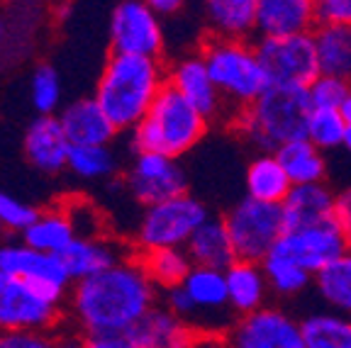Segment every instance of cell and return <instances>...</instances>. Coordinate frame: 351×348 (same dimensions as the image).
Segmentation results:
<instances>
[{
    "instance_id": "1f68e13d",
    "label": "cell",
    "mask_w": 351,
    "mask_h": 348,
    "mask_svg": "<svg viewBox=\"0 0 351 348\" xmlns=\"http://www.w3.org/2000/svg\"><path fill=\"white\" fill-rule=\"evenodd\" d=\"M261 268L271 285V295H276V297H300L302 293H307L315 285L313 273H307L305 268H300L298 263H293L291 258H285L283 253L274 249L263 256Z\"/></svg>"
},
{
    "instance_id": "f6af8a7d",
    "label": "cell",
    "mask_w": 351,
    "mask_h": 348,
    "mask_svg": "<svg viewBox=\"0 0 351 348\" xmlns=\"http://www.w3.org/2000/svg\"><path fill=\"white\" fill-rule=\"evenodd\" d=\"M339 112H341V117L346 120V125H351V90H349V95L344 98V103H341Z\"/></svg>"
},
{
    "instance_id": "7c38bea8",
    "label": "cell",
    "mask_w": 351,
    "mask_h": 348,
    "mask_svg": "<svg viewBox=\"0 0 351 348\" xmlns=\"http://www.w3.org/2000/svg\"><path fill=\"white\" fill-rule=\"evenodd\" d=\"M110 47L112 54L161 59L164 29L159 12L152 10L144 0H122L110 22Z\"/></svg>"
},
{
    "instance_id": "f1b7e54d",
    "label": "cell",
    "mask_w": 351,
    "mask_h": 348,
    "mask_svg": "<svg viewBox=\"0 0 351 348\" xmlns=\"http://www.w3.org/2000/svg\"><path fill=\"white\" fill-rule=\"evenodd\" d=\"M20 236L32 249L59 256L61 251L71 244L78 234L76 229H73L71 219H69V214L61 212V210H51V212H39L34 224H29Z\"/></svg>"
},
{
    "instance_id": "d6a6232c",
    "label": "cell",
    "mask_w": 351,
    "mask_h": 348,
    "mask_svg": "<svg viewBox=\"0 0 351 348\" xmlns=\"http://www.w3.org/2000/svg\"><path fill=\"white\" fill-rule=\"evenodd\" d=\"M142 261L144 271H147L149 280H152L161 293L171 288H178L193 271V261L186 253V249H154L137 253Z\"/></svg>"
},
{
    "instance_id": "f35d334b",
    "label": "cell",
    "mask_w": 351,
    "mask_h": 348,
    "mask_svg": "<svg viewBox=\"0 0 351 348\" xmlns=\"http://www.w3.org/2000/svg\"><path fill=\"white\" fill-rule=\"evenodd\" d=\"M37 217V207L17 200V197L8 195V192H0V224H3V229H10V232H20L22 234L29 224H34Z\"/></svg>"
},
{
    "instance_id": "3957f363",
    "label": "cell",
    "mask_w": 351,
    "mask_h": 348,
    "mask_svg": "<svg viewBox=\"0 0 351 348\" xmlns=\"http://www.w3.org/2000/svg\"><path fill=\"white\" fill-rule=\"evenodd\" d=\"M313 114L307 88L269 86L249 108L239 110L232 127L263 153H274L285 142L307 134V120Z\"/></svg>"
},
{
    "instance_id": "8992f818",
    "label": "cell",
    "mask_w": 351,
    "mask_h": 348,
    "mask_svg": "<svg viewBox=\"0 0 351 348\" xmlns=\"http://www.w3.org/2000/svg\"><path fill=\"white\" fill-rule=\"evenodd\" d=\"M161 305L181 316L195 334L225 336L237 321L230 307L225 271L193 266L178 288L161 293Z\"/></svg>"
},
{
    "instance_id": "836d02e7",
    "label": "cell",
    "mask_w": 351,
    "mask_h": 348,
    "mask_svg": "<svg viewBox=\"0 0 351 348\" xmlns=\"http://www.w3.org/2000/svg\"><path fill=\"white\" fill-rule=\"evenodd\" d=\"M76 329L66 332H0V348H81Z\"/></svg>"
},
{
    "instance_id": "2e32d148",
    "label": "cell",
    "mask_w": 351,
    "mask_h": 348,
    "mask_svg": "<svg viewBox=\"0 0 351 348\" xmlns=\"http://www.w3.org/2000/svg\"><path fill=\"white\" fill-rule=\"evenodd\" d=\"M317 25V0H258V39L310 34Z\"/></svg>"
},
{
    "instance_id": "8fae6325",
    "label": "cell",
    "mask_w": 351,
    "mask_h": 348,
    "mask_svg": "<svg viewBox=\"0 0 351 348\" xmlns=\"http://www.w3.org/2000/svg\"><path fill=\"white\" fill-rule=\"evenodd\" d=\"M225 338L230 348H307L300 319L276 305L237 316Z\"/></svg>"
},
{
    "instance_id": "5b68a950",
    "label": "cell",
    "mask_w": 351,
    "mask_h": 348,
    "mask_svg": "<svg viewBox=\"0 0 351 348\" xmlns=\"http://www.w3.org/2000/svg\"><path fill=\"white\" fill-rule=\"evenodd\" d=\"M210 78L217 86L232 112V120L239 110L249 108L263 90L271 86L256 54V44L249 39H230L210 34L200 47Z\"/></svg>"
},
{
    "instance_id": "ee69618b",
    "label": "cell",
    "mask_w": 351,
    "mask_h": 348,
    "mask_svg": "<svg viewBox=\"0 0 351 348\" xmlns=\"http://www.w3.org/2000/svg\"><path fill=\"white\" fill-rule=\"evenodd\" d=\"M152 10H156L159 15H171V12H176L178 8L183 5V0H144Z\"/></svg>"
},
{
    "instance_id": "5bb4252c",
    "label": "cell",
    "mask_w": 351,
    "mask_h": 348,
    "mask_svg": "<svg viewBox=\"0 0 351 348\" xmlns=\"http://www.w3.org/2000/svg\"><path fill=\"white\" fill-rule=\"evenodd\" d=\"M125 180L130 192L144 207L178 197L188 190V178L178 158L164 153H137Z\"/></svg>"
},
{
    "instance_id": "9a60e30c",
    "label": "cell",
    "mask_w": 351,
    "mask_h": 348,
    "mask_svg": "<svg viewBox=\"0 0 351 348\" xmlns=\"http://www.w3.org/2000/svg\"><path fill=\"white\" fill-rule=\"evenodd\" d=\"M169 86H173L181 92L183 98L193 105L200 114H205L208 120H217L219 114L225 112L227 103L219 95L217 86L210 78L208 66H205L203 56L193 54L181 59L169 69Z\"/></svg>"
},
{
    "instance_id": "e0dca14e",
    "label": "cell",
    "mask_w": 351,
    "mask_h": 348,
    "mask_svg": "<svg viewBox=\"0 0 351 348\" xmlns=\"http://www.w3.org/2000/svg\"><path fill=\"white\" fill-rule=\"evenodd\" d=\"M0 271L22 277L27 283H54L61 288L71 285V277H69L59 256L42 253L25 241L0 244Z\"/></svg>"
},
{
    "instance_id": "ab89813d",
    "label": "cell",
    "mask_w": 351,
    "mask_h": 348,
    "mask_svg": "<svg viewBox=\"0 0 351 348\" xmlns=\"http://www.w3.org/2000/svg\"><path fill=\"white\" fill-rule=\"evenodd\" d=\"M319 25H346L351 27V0H317Z\"/></svg>"
},
{
    "instance_id": "d6986e66",
    "label": "cell",
    "mask_w": 351,
    "mask_h": 348,
    "mask_svg": "<svg viewBox=\"0 0 351 348\" xmlns=\"http://www.w3.org/2000/svg\"><path fill=\"white\" fill-rule=\"evenodd\" d=\"M59 258L71 277V283H78V280L98 275V273L122 263L125 258H130V253H125L115 241L105 239V236H95V239L76 236L61 251Z\"/></svg>"
},
{
    "instance_id": "4316f807",
    "label": "cell",
    "mask_w": 351,
    "mask_h": 348,
    "mask_svg": "<svg viewBox=\"0 0 351 348\" xmlns=\"http://www.w3.org/2000/svg\"><path fill=\"white\" fill-rule=\"evenodd\" d=\"M276 158L280 161L283 171L288 173L293 185H313L324 183L327 178V161L324 151H319L307 136L285 142L280 149H276Z\"/></svg>"
},
{
    "instance_id": "7bdbcfd3",
    "label": "cell",
    "mask_w": 351,
    "mask_h": 348,
    "mask_svg": "<svg viewBox=\"0 0 351 348\" xmlns=\"http://www.w3.org/2000/svg\"><path fill=\"white\" fill-rule=\"evenodd\" d=\"M186 348H230V346H227V338L217 336V334H195Z\"/></svg>"
},
{
    "instance_id": "d590c367",
    "label": "cell",
    "mask_w": 351,
    "mask_h": 348,
    "mask_svg": "<svg viewBox=\"0 0 351 348\" xmlns=\"http://www.w3.org/2000/svg\"><path fill=\"white\" fill-rule=\"evenodd\" d=\"M69 169L81 178H105V175L115 173L117 161L115 153L108 147H71L69 153Z\"/></svg>"
},
{
    "instance_id": "ac0fdd59",
    "label": "cell",
    "mask_w": 351,
    "mask_h": 348,
    "mask_svg": "<svg viewBox=\"0 0 351 348\" xmlns=\"http://www.w3.org/2000/svg\"><path fill=\"white\" fill-rule=\"evenodd\" d=\"M66 139L71 147H108L117 134V127L110 122L95 98H81L59 114Z\"/></svg>"
},
{
    "instance_id": "e575fe53",
    "label": "cell",
    "mask_w": 351,
    "mask_h": 348,
    "mask_svg": "<svg viewBox=\"0 0 351 348\" xmlns=\"http://www.w3.org/2000/svg\"><path fill=\"white\" fill-rule=\"evenodd\" d=\"M346 120L339 110H313L307 120V139L319 149V151H332V149L344 144Z\"/></svg>"
},
{
    "instance_id": "7a4b0ae2",
    "label": "cell",
    "mask_w": 351,
    "mask_h": 348,
    "mask_svg": "<svg viewBox=\"0 0 351 348\" xmlns=\"http://www.w3.org/2000/svg\"><path fill=\"white\" fill-rule=\"evenodd\" d=\"M169 83V69L161 59L112 54L100 73L95 100L120 129H134L147 117L161 88Z\"/></svg>"
},
{
    "instance_id": "52a82bcc",
    "label": "cell",
    "mask_w": 351,
    "mask_h": 348,
    "mask_svg": "<svg viewBox=\"0 0 351 348\" xmlns=\"http://www.w3.org/2000/svg\"><path fill=\"white\" fill-rule=\"evenodd\" d=\"M208 217L210 212L203 202L188 192L149 205L134 232L137 253L154 249H186L191 236Z\"/></svg>"
},
{
    "instance_id": "484cf974",
    "label": "cell",
    "mask_w": 351,
    "mask_h": 348,
    "mask_svg": "<svg viewBox=\"0 0 351 348\" xmlns=\"http://www.w3.org/2000/svg\"><path fill=\"white\" fill-rule=\"evenodd\" d=\"M317 49L319 76L351 81V27L346 25H317L313 32Z\"/></svg>"
},
{
    "instance_id": "bcb514c9",
    "label": "cell",
    "mask_w": 351,
    "mask_h": 348,
    "mask_svg": "<svg viewBox=\"0 0 351 348\" xmlns=\"http://www.w3.org/2000/svg\"><path fill=\"white\" fill-rule=\"evenodd\" d=\"M341 147L346 149V153H349L351 156V125L346 127V134H344V144H341Z\"/></svg>"
},
{
    "instance_id": "83f0119b",
    "label": "cell",
    "mask_w": 351,
    "mask_h": 348,
    "mask_svg": "<svg viewBox=\"0 0 351 348\" xmlns=\"http://www.w3.org/2000/svg\"><path fill=\"white\" fill-rule=\"evenodd\" d=\"M293 183L283 171L276 153H261L249 164L247 169V195L254 200L283 205L285 197L291 195Z\"/></svg>"
},
{
    "instance_id": "7dc6e473",
    "label": "cell",
    "mask_w": 351,
    "mask_h": 348,
    "mask_svg": "<svg viewBox=\"0 0 351 348\" xmlns=\"http://www.w3.org/2000/svg\"><path fill=\"white\" fill-rule=\"evenodd\" d=\"M3 37H5V22L0 20V42H3Z\"/></svg>"
},
{
    "instance_id": "603a6c76",
    "label": "cell",
    "mask_w": 351,
    "mask_h": 348,
    "mask_svg": "<svg viewBox=\"0 0 351 348\" xmlns=\"http://www.w3.org/2000/svg\"><path fill=\"white\" fill-rule=\"evenodd\" d=\"M337 195L329 190L324 183L313 185H293L291 195L285 197L283 217L285 229L307 227V224H319L327 219H335Z\"/></svg>"
},
{
    "instance_id": "7402d4cb",
    "label": "cell",
    "mask_w": 351,
    "mask_h": 348,
    "mask_svg": "<svg viewBox=\"0 0 351 348\" xmlns=\"http://www.w3.org/2000/svg\"><path fill=\"white\" fill-rule=\"evenodd\" d=\"M193 336L195 332L164 305L154 307L127 334L134 348H186Z\"/></svg>"
},
{
    "instance_id": "4dcf8cb0",
    "label": "cell",
    "mask_w": 351,
    "mask_h": 348,
    "mask_svg": "<svg viewBox=\"0 0 351 348\" xmlns=\"http://www.w3.org/2000/svg\"><path fill=\"white\" fill-rule=\"evenodd\" d=\"M307 348H351V316L324 310L300 319Z\"/></svg>"
},
{
    "instance_id": "277c9868",
    "label": "cell",
    "mask_w": 351,
    "mask_h": 348,
    "mask_svg": "<svg viewBox=\"0 0 351 348\" xmlns=\"http://www.w3.org/2000/svg\"><path fill=\"white\" fill-rule=\"evenodd\" d=\"M208 125V117L166 83L147 117L132 129V147L137 153H164L181 158L203 139Z\"/></svg>"
},
{
    "instance_id": "74e56055",
    "label": "cell",
    "mask_w": 351,
    "mask_h": 348,
    "mask_svg": "<svg viewBox=\"0 0 351 348\" xmlns=\"http://www.w3.org/2000/svg\"><path fill=\"white\" fill-rule=\"evenodd\" d=\"M349 90L351 86L344 78L317 76L313 81V86L307 88V95H310L313 110H339L344 98L349 95Z\"/></svg>"
},
{
    "instance_id": "6da1fadb",
    "label": "cell",
    "mask_w": 351,
    "mask_h": 348,
    "mask_svg": "<svg viewBox=\"0 0 351 348\" xmlns=\"http://www.w3.org/2000/svg\"><path fill=\"white\" fill-rule=\"evenodd\" d=\"M161 290L149 280L137 253L108 271L78 280L69 295V316L81 336H127L159 305Z\"/></svg>"
},
{
    "instance_id": "30bf717a",
    "label": "cell",
    "mask_w": 351,
    "mask_h": 348,
    "mask_svg": "<svg viewBox=\"0 0 351 348\" xmlns=\"http://www.w3.org/2000/svg\"><path fill=\"white\" fill-rule=\"evenodd\" d=\"M64 312L34 290L32 283L0 271V332H51Z\"/></svg>"
},
{
    "instance_id": "d4e9b609",
    "label": "cell",
    "mask_w": 351,
    "mask_h": 348,
    "mask_svg": "<svg viewBox=\"0 0 351 348\" xmlns=\"http://www.w3.org/2000/svg\"><path fill=\"white\" fill-rule=\"evenodd\" d=\"M258 0H205V17L217 37L247 39L256 34Z\"/></svg>"
},
{
    "instance_id": "ba28073f",
    "label": "cell",
    "mask_w": 351,
    "mask_h": 348,
    "mask_svg": "<svg viewBox=\"0 0 351 348\" xmlns=\"http://www.w3.org/2000/svg\"><path fill=\"white\" fill-rule=\"evenodd\" d=\"M227 232L237 258L244 261H263V256L278 244L285 232L283 207L271 202L244 197L225 214Z\"/></svg>"
},
{
    "instance_id": "b9f144b4",
    "label": "cell",
    "mask_w": 351,
    "mask_h": 348,
    "mask_svg": "<svg viewBox=\"0 0 351 348\" xmlns=\"http://www.w3.org/2000/svg\"><path fill=\"white\" fill-rule=\"evenodd\" d=\"M81 348H134L127 336H83Z\"/></svg>"
},
{
    "instance_id": "8d00e7d4",
    "label": "cell",
    "mask_w": 351,
    "mask_h": 348,
    "mask_svg": "<svg viewBox=\"0 0 351 348\" xmlns=\"http://www.w3.org/2000/svg\"><path fill=\"white\" fill-rule=\"evenodd\" d=\"M61 103V81L51 66H39L32 73V105L39 114H51Z\"/></svg>"
},
{
    "instance_id": "c3c4849f",
    "label": "cell",
    "mask_w": 351,
    "mask_h": 348,
    "mask_svg": "<svg viewBox=\"0 0 351 348\" xmlns=\"http://www.w3.org/2000/svg\"><path fill=\"white\" fill-rule=\"evenodd\" d=\"M0 234H3V224H0Z\"/></svg>"
},
{
    "instance_id": "4fadbf2b",
    "label": "cell",
    "mask_w": 351,
    "mask_h": 348,
    "mask_svg": "<svg viewBox=\"0 0 351 348\" xmlns=\"http://www.w3.org/2000/svg\"><path fill=\"white\" fill-rule=\"evenodd\" d=\"M274 251L291 258L293 263L305 268L307 273L317 275L329 263L337 261L344 251H349V246H346V239L341 234L337 219H327V222L319 224L285 229L278 244L274 246Z\"/></svg>"
},
{
    "instance_id": "cb8c5ba5",
    "label": "cell",
    "mask_w": 351,
    "mask_h": 348,
    "mask_svg": "<svg viewBox=\"0 0 351 348\" xmlns=\"http://www.w3.org/2000/svg\"><path fill=\"white\" fill-rule=\"evenodd\" d=\"M186 253L191 256L193 266L215 268V271H227L237 261L234 246H232L230 232H227L225 219L208 217L197 232L186 244Z\"/></svg>"
},
{
    "instance_id": "44dd1931",
    "label": "cell",
    "mask_w": 351,
    "mask_h": 348,
    "mask_svg": "<svg viewBox=\"0 0 351 348\" xmlns=\"http://www.w3.org/2000/svg\"><path fill=\"white\" fill-rule=\"evenodd\" d=\"M227 295H230V307L237 316L252 314L269 305L271 285L266 280V273L261 261H244L237 258L225 271Z\"/></svg>"
},
{
    "instance_id": "f546056e",
    "label": "cell",
    "mask_w": 351,
    "mask_h": 348,
    "mask_svg": "<svg viewBox=\"0 0 351 348\" xmlns=\"http://www.w3.org/2000/svg\"><path fill=\"white\" fill-rule=\"evenodd\" d=\"M313 288L327 310L351 316V249L315 275Z\"/></svg>"
},
{
    "instance_id": "60d3db41",
    "label": "cell",
    "mask_w": 351,
    "mask_h": 348,
    "mask_svg": "<svg viewBox=\"0 0 351 348\" xmlns=\"http://www.w3.org/2000/svg\"><path fill=\"white\" fill-rule=\"evenodd\" d=\"M335 219L339 224L341 234L346 239V246L351 249V188L337 192V205H335Z\"/></svg>"
},
{
    "instance_id": "ffe728a7",
    "label": "cell",
    "mask_w": 351,
    "mask_h": 348,
    "mask_svg": "<svg viewBox=\"0 0 351 348\" xmlns=\"http://www.w3.org/2000/svg\"><path fill=\"white\" fill-rule=\"evenodd\" d=\"M25 151L32 166H37L44 173H59L64 166H69L71 142L66 139L59 117L39 114L25 136Z\"/></svg>"
},
{
    "instance_id": "9c48e42d",
    "label": "cell",
    "mask_w": 351,
    "mask_h": 348,
    "mask_svg": "<svg viewBox=\"0 0 351 348\" xmlns=\"http://www.w3.org/2000/svg\"><path fill=\"white\" fill-rule=\"evenodd\" d=\"M256 54L271 86L310 88L319 76L313 32L293 37H261L256 42Z\"/></svg>"
}]
</instances>
